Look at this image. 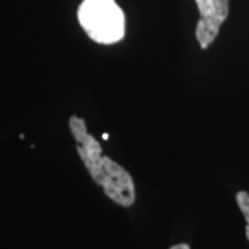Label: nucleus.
Listing matches in <instances>:
<instances>
[{
  "label": "nucleus",
  "mask_w": 249,
  "mask_h": 249,
  "mask_svg": "<svg viewBox=\"0 0 249 249\" xmlns=\"http://www.w3.org/2000/svg\"><path fill=\"white\" fill-rule=\"evenodd\" d=\"M68 124L76 142V152L94 183L116 205L124 208L134 205L136 187L132 175L115 160L103 155L101 144L88 132L83 118L72 115Z\"/></svg>",
  "instance_id": "nucleus-1"
},
{
  "label": "nucleus",
  "mask_w": 249,
  "mask_h": 249,
  "mask_svg": "<svg viewBox=\"0 0 249 249\" xmlns=\"http://www.w3.org/2000/svg\"><path fill=\"white\" fill-rule=\"evenodd\" d=\"M78 19L90 39L100 45H114L126 32L124 14L115 0H83Z\"/></svg>",
  "instance_id": "nucleus-2"
},
{
  "label": "nucleus",
  "mask_w": 249,
  "mask_h": 249,
  "mask_svg": "<svg viewBox=\"0 0 249 249\" xmlns=\"http://www.w3.org/2000/svg\"><path fill=\"white\" fill-rule=\"evenodd\" d=\"M199 21L196 28V42L206 50L216 40L219 31L229 17L230 0H196Z\"/></svg>",
  "instance_id": "nucleus-3"
},
{
  "label": "nucleus",
  "mask_w": 249,
  "mask_h": 249,
  "mask_svg": "<svg viewBox=\"0 0 249 249\" xmlns=\"http://www.w3.org/2000/svg\"><path fill=\"white\" fill-rule=\"evenodd\" d=\"M235 198H237V204L240 206L241 212H242L245 220H247L245 235H247V240L249 241V194L247 191H238Z\"/></svg>",
  "instance_id": "nucleus-4"
},
{
  "label": "nucleus",
  "mask_w": 249,
  "mask_h": 249,
  "mask_svg": "<svg viewBox=\"0 0 249 249\" xmlns=\"http://www.w3.org/2000/svg\"><path fill=\"white\" fill-rule=\"evenodd\" d=\"M169 249H191V248H190V245H188V244H178V245L170 247Z\"/></svg>",
  "instance_id": "nucleus-5"
}]
</instances>
